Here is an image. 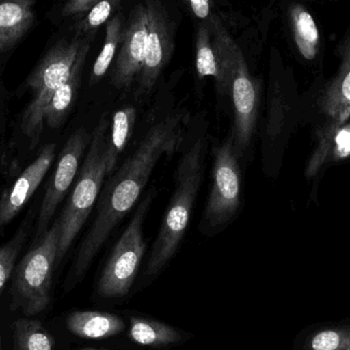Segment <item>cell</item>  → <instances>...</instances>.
Wrapping results in <instances>:
<instances>
[{"label":"cell","mask_w":350,"mask_h":350,"mask_svg":"<svg viewBox=\"0 0 350 350\" xmlns=\"http://www.w3.org/2000/svg\"><path fill=\"white\" fill-rule=\"evenodd\" d=\"M185 125L187 116L183 113H174L156 123L135 153L109 179L98 199L96 219L74 261L72 275L75 281L85 275L114 228L133 209L162 157L177 149Z\"/></svg>","instance_id":"6da1fadb"},{"label":"cell","mask_w":350,"mask_h":350,"mask_svg":"<svg viewBox=\"0 0 350 350\" xmlns=\"http://www.w3.org/2000/svg\"><path fill=\"white\" fill-rule=\"evenodd\" d=\"M205 142L199 139L183 156L176 170V185L146 267L153 277L174 258L189 226L193 203L204 178Z\"/></svg>","instance_id":"7a4b0ae2"},{"label":"cell","mask_w":350,"mask_h":350,"mask_svg":"<svg viewBox=\"0 0 350 350\" xmlns=\"http://www.w3.org/2000/svg\"><path fill=\"white\" fill-rule=\"evenodd\" d=\"M212 45L224 75L230 80L234 108L232 142L239 158L250 146L256 129L259 109V86L251 76L242 49L216 16L208 18Z\"/></svg>","instance_id":"3957f363"},{"label":"cell","mask_w":350,"mask_h":350,"mask_svg":"<svg viewBox=\"0 0 350 350\" xmlns=\"http://www.w3.org/2000/svg\"><path fill=\"white\" fill-rule=\"evenodd\" d=\"M108 129V119L102 117L92 133L88 153L75 187L64 208L63 213L59 217V240L57 263L67 254L100 197L105 177L108 175L105 161V146Z\"/></svg>","instance_id":"277c9868"},{"label":"cell","mask_w":350,"mask_h":350,"mask_svg":"<svg viewBox=\"0 0 350 350\" xmlns=\"http://www.w3.org/2000/svg\"><path fill=\"white\" fill-rule=\"evenodd\" d=\"M86 38L75 36L57 42L38 64L26 81L32 100L23 113L21 129L30 142L31 149L38 145L44 126V111L51 98L71 75Z\"/></svg>","instance_id":"5b68a950"},{"label":"cell","mask_w":350,"mask_h":350,"mask_svg":"<svg viewBox=\"0 0 350 350\" xmlns=\"http://www.w3.org/2000/svg\"><path fill=\"white\" fill-rule=\"evenodd\" d=\"M59 240V221L41 237L16 267L14 291L16 299L27 316L43 312L51 300V279L57 263Z\"/></svg>","instance_id":"8992f818"},{"label":"cell","mask_w":350,"mask_h":350,"mask_svg":"<svg viewBox=\"0 0 350 350\" xmlns=\"http://www.w3.org/2000/svg\"><path fill=\"white\" fill-rule=\"evenodd\" d=\"M154 198V191L146 196L115 245L98 281V292L103 297L117 298L129 294L146 252L144 224Z\"/></svg>","instance_id":"52a82bcc"},{"label":"cell","mask_w":350,"mask_h":350,"mask_svg":"<svg viewBox=\"0 0 350 350\" xmlns=\"http://www.w3.org/2000/svg\"><path fill=\"white\" fill-rule=\"evenodd\" d=\"M238 159L232 137L214 151L211 189L201 222L204 234H217L240 209L242 176Z\"/></svg>","instance_id":"ba28073f"},{"label":"cell","mask_w":350,"mask_h":350,"mask_svg":"<svg viewBox=\"0 0 350 350\" xmlns=\"http://www.w3.org/2000/svg\"><path fill=\"white\" fill-rule=\"evenodd\" d=\"M92 135L85 129H79L72 133L66 142L61 154L57 168L47 185L38 219L36 224L35 239L38 240L49 230V224L55 213L57 206L63 201L67 191H69L84 153L90 146Z\"/></svg>","instance_id":"9c48e42d"},{"label":"cell","mask_w":350,"mask_h":350,"mask_svg":"<svg viewBox=\"0 0 350 350\" xmlns=\"http://www.w3.org/2000/svg\"><path fill=\"white\" fill-rule=\"evenodd\" d=\"M149 30L150 2L146 0L133 8L126 28L122 31L112 78L118 90H129L139 78Z\"/></svg>","instance_id":"30bf717a"},{"label":"cell","mask_w":350,"mask_h":350,"mask_svg":"<svg viewBox=\"0 0 350 350\" xmlns=\"http://www.w3.org/2000/svg\"><path fill=\"white\" fill-rule=\"evenodd\" d=\"M149 36L141 73L137 78V96H144L153 90L174 49L172 33L163 8L155 0H149Z\"/></svg>","instance_id":"8fae6325"},{"label":"cell","mask_w":350,"mask_h":350,"mask_svg":"<svg viewBox=\"0 0 350 350\" xmlns=\"http://www.w3.org/2000/svg\"><path fill=\"white\" fill-rule=\"evenodd\" d=\"M55 158V144L45 145L0 199V226L12 221L38 189Z\"/></svg>","instance_id":"7c38bea8"},{"label":"cell","mask_w":350,"mask_h":350,"mask_svg":"<svg viewBox=\"0 0 350 350\" xmlns=\"http://www.w3.org/2000/svg\"><path fill=\"white\" fill-rule=\"evenodd\" d=\"M349 157L350 121L338 123L329 120L317 135L316 147L306 164V177L316 176L324 166Z\"/></svg>","instance_id":"4fadbf2b"},{"label":"cell","mask_w":350,"mask_h":350,"mask_svg":"<svg viewBox=\"0 0 350 350\" xmlns=\"http://www.w3.org/2000/svg\"><path fill=\"white\" fill-rule=\"evenodd\" d=\"M339 57L338 72L323 94L320 106L331 121L345 123L350 118V30L339 46Z\"/></svg>","instance_id":"5bb4252c"},{"label":"cell","mask_w":350,"mask_h":350,"mask_svg":"<svg viewBox=\"0 0 350 350\" xmlns=\"http://www.w3.org/2000/svg\"><path fill=\"white\" fill-rule=\"evenodd\" d=\"M34 20L35 0H0V55L24 37Z\"/></svg>","instance_id":"9a60e30c"},{"label":"cell","mask_w":350,"mask_h":350,"mask_svg":"<svg viewBox=\"0 0 350 350\" xmlns=\"http://www.w3.org/2000/svg\"><path fill=\"white\" fill-rule=\"evenodd\" d=\"M88 40V39L86 38L78 55L77 61L72 70L71 75L68 78L67 81L55 92L49 106L45 109L43 120L51 129H57L63 124L75 102L80 80H81L82 70L90 51V42Z\"/></svg>","instance_id":"2e32d148"},{"label":"cell","mask_w":350,"mask_h":350,"mask_svg":"<svg viewBox=\"0 0 350 350\" xmlns=\"http://www.w3.org/2000/svg\"><path fill=\"white\" fill-rule=\"evenodd\" d=\"M68 329L76 336L86 339H104L124 330L123 321L108 312H74L66 320Z\"/></svg>","instance_id":"e0dca14e"},{"label":"cell","mask_w":350,"mask_h":350,"mask_svg":"<svg viewBox=\"0 0 350 350\" xmlns=\"http://www.w3.org/2000/svg\"><path fill=\"white\" fill-rule=\"evenodd\" d=\"M290 24L294 41L300 55L312 61L320 51V31L312 14L300 3L291 4L289 8Z\"/></svg>","instance_id":"ac0fdd59"},{"label":"cell","mask_w":350,"mask_h":350,"mask_svg":"<svg viewBox=\"0 0 350 350\" xmlns=\"http://www.w3.org/2000/svg\"><path fill=\"white\" fill-rule=\"evenodd\" d=\"M137 121V109L135 107H125L117 111L113 116L112 126L109 135H107L105 146V161L107 172L112 174L121 154L124 151L133 135Z\"/></svg>","instance_id":"d6986e66"},{"label":"cell","mask_w":350,"mask_h":350,"mask_svg":"<svg viewBox=\"0 0 350 350\" xmlns=\"http://www.w3.org/2000/svg\"><path fill=\"white\" fill-rule=\"evenodd\" d=\"M196 68L199 78L213 77L220 94H230V84L224 77L213 45L209 25H201L196 40Z\"/></svg>","instance_id":"ffe728a7"},{"label":"cell","mask_w":350,"mask_h":350,"mask_svg":"<svg viewBox=\"0 0 350 350\" xmlns=\"http://www.w3.org/2000/svg\"><path fill=\"white\" fill-rule=\"evenodd\" d=\"M129 337L133 342L143 347H165L176 345L181 334L170 325L146 318H131Z\"/></svg>","instance_id":"44dd1931"},{"label":"cell","mask_w":350,"mask_h":350,"mask_svg":"<svg viewBox=\"0 0 350 350\" xmlns=\"http://www.w3.org/2000/svg\"><path fill=\"white\" fill-rule=\"evenodd\" d=\"M16 350H53V340L43 325L31 319H20L14 325Z\"/></svg>","instance_id":"7402d4cb"},{"label":"cell","mask_w":350,"mask_h":350,"mask_svg":"<svg viewBox=\"0 0 350 350\" xmlns=\"http://www.w3.org/2000/svg\"><path fill=\"white\" fill-rule=\"evenodd\" d=\"M122 20L120 14L109 21L106 25V38H105L104 46L98 55L94 68H92L90 84L96 83L100 78L104 77L108 71L109 67L112 64L116 55L117 47L120 44L121 36H122Z\"/></svg>","instance_id":"603a6c76"},{"label":"cell","mask_w":350,"mask_h":350,"mask_svg":"<svg viewBox=\"0 0 350 350\" xmlns=\"http://www.w3.org/2000/svg\"><path fill=\"white\" fill-rule=\"evenodd\" d=\"M27 236L26 226H23L5 245L0 247V292L14 271L16 259L26 243Z\"/></svg>","instance_id":"cb8c5ba5"},{"label":"cell","mask_w":350,"mask_h":350,"mask_svg":"<svg viewBox=\"0 0 350 350\" xmlns=\"http://www.w3.org/2000/svg\"><path fill=\"white\" fill-rule=\"evenodd\" d=\"M121 0H100L88 12L85 18L81 22V29L84 32L94 30L104 24L110 18L115 6L118 5Z\"/></svg>","instance_id":"d4e9b609"},{"label":"cell","mask_w":350,"mask_h":350,"mask_svg":"<svg viewBox=\"0 0 350 350\" xmlns=\"http://www.w3.org/2000/svg\"><path fill=\"white\" fill-rule=\"evenodd\" d=\"M100 1V0H68L62 8L61 16L63 18L83 16Z\"/></svg>","instance_id":"484cf974"},{"label":"cell","mask_w":350,"mask_h":350,"mask_svg":"<svg viewBox=\"0 0 350 350\" xmlns=\"http://www.w3.org/2000/svg\"><path fill=\"white\" fill-rule=\"evenodd\" d=\"M340 345V336L334 331H324L319 333L312 339L314 350H336Z\"/></svg>","instance_id":"4316f807"},{"label":"cell","mask_w":350,"mask_h":350,"mask_svg":"<svg viewBox=\"0 0 350 350\" xmlns=\"http://www.w3.org/2000/svg\"><path fill=\"white\" fill-rule=\"evenodd\" d=\"M189 4V8L193 10V14L198 18L205 20L211 16V6H210V0H187Z\"/></svg>","instance_id":"83f0119b"},{"label":"cell","mask_w":350,"mask_h":350,"mask_svg":"<svg viewBox=\"0 0 350 350\" xmlns=\"http://www.w3.org/2000/svg\"><path fill=\"white\" fill-rule=\"evenodd\" d=\"M0 350H1V335H0Z\"/></svg>","instance_id":"f1b7e54d"},{"label":"cell","mask_w":350,"mask_h":350,"mask_svg":"<svg viewBox=\"0 0 350 350\" xmlns=\"http://www.w3.org/2000/svg\"><path fill=\"white\" fill-rule=\"evenodd\" d=\"M83 350H107V349H83Z\"/></svg>","instance_id":"f546056e"}]
</instances>
